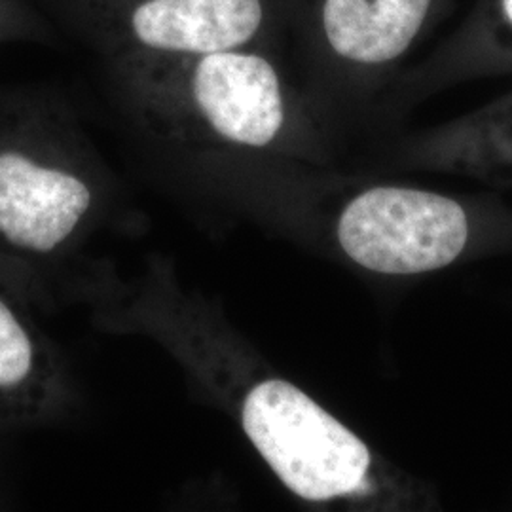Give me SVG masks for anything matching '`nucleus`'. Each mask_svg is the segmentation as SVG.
Listing matches in <instances>:
<instances>
[{"mask_svg":"<svg viewBox=\"0 0 512 512\" xmlns=\"http://www.w3.org/2000/svg\"><path fill=\"white\" fill-rule=\"evenodd\" d=\"M272 48L105 63L131 118L158 141L239 167L289 126V95Z\"/></svg>","mask_w":512,"mask_h":512,"instance_id":"nucleus-1","label":"nucleus"},{"mask_svg":"<svg viewBox=\"0 0 512 512\" xmlns=\"http://www.w3.org/2000/svg\"><path fill=\"white\" fill-rule=\"evenodd\" d=\"M99 162L54 93L0 88V264L33 293L82 236Z\"/></svg>","mask_w":512,"mask_h":512,"instance_id":"nucleus-2","label":"nucleus"},{"mask_svg":"<svg viewBox=\"0 0 512 512\" xmlns=\"http://www.w3.org/2000/svg\"><path fill=\"white\" fill-rule=\"evenodd\" d=\"M171 351L236 414L258 456L296 497L327 503L365 488L372 467L365 442L291 382L274 376L241 380L226 332L209 315L186 325Z\"/></svg>","mask_w":512,"mask_h":512,"instance_id":"nucleus-3","label":"nucleus"},{"mask_svg":"<svg viewBox=\"0 0 512 512\" xmlns=\"http://www.w3.org/2000/svg\"><path fill=\"white\" fill-rule=\"evenodd\" d=\"M103 63L270 48L277 0H44Z\"/></svg>","mask_w":512,"mask_h":512,"instance_id":"nucleus-4","label":"nucleus"},{"mask_svg":"<svg viewBox=\"0 0 512 512\" xmlns=\"http://www.w3.org/2000/svg\"><path fill=\"white\" fill-rule=\"evenodd\" d=\"M336 234L342 251L368 272L416 275L452 264L467 245L469 222L446 196L376 186L344 207Z\"/></svg>","mask_w":512,"mask_h":512,"instance_id":"nucleus-5","label":"nucleus"},{"mask_svg":"<svg viewBox=\"0 0 512 512\" xmlns=\"http://www.w3.org/2000/svg\"><path fill=\"white\" fill-rule=\"evenodd\" d=\"M33 291L0 264V433L54 420L71 385L35 315Z\"/></svg>","mask_w":512,"mask_h":512,"instance_id":"nucleus-6","label":"nucleus"},{"mask_svg":"<svg viewBox=\"0 0 512 512\" xmlns=\"http://www.w3.org/2000/svg\"><path fill=\"white\" fill-rule=\"evenodd\" d=\"M433 0H313V27L340 63L378 67L395 61L418 37Z\"/></svg>","mask_w":512,"mask_h":512,"instance_id":"nucleus-7","label":"nucleus"},{"mask_svg":"<svg viewBox=\"0 0 512 512\" xmlns=\"http://www.w3.org/2000/svg\"><path fill=\"white\" fill-rule=\"evenodd\" d=\"M54 27L31 0H0V44L42 42L52 44Z\"/></svg>","mask_w":512,"mask_h":512,"instance_id":"nucleus-8","label":"nucleus"},{"mask_svg":"<svg viewBox=\"0 0 512 512\" xmlns=\"http://www.w3.org/2000/svg\"><path fill=\"white\" fill-rule=\"evenodd\" d=\"M503 2V10H505V16L511 21L512 25V0H501Z\"/></svg>","mask_w":512,"mask_h":512,"instance_id":"nucleus-9","label":"nucleus"}]
</instances>
